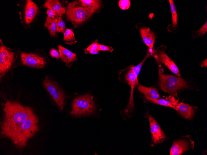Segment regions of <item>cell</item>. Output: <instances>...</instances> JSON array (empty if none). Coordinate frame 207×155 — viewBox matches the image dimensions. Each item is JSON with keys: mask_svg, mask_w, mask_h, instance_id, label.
<instances>
[{"mask_svg": "<svg viewBox=\"0 0 207 155\" xmlns=\"http://www.w3.org/2000/svg\"><path fill=\"white\" fill-rule=\"evenodd\" d=\"M95 110L93 97L88 93L79 96L73 99L69 114L76 118H83L91 115Z\"/></svg>", "mask_w": 207, "mask_h": 155, "instance_id": "2", "label": "cell"}, {"mask_svg": "<svg viewBox=\"0 0 207 155\" xmlns=\"http://www.w3.org/2000/svg\"><path fill=\"white\" fill-rule=\"evenodd\" d=\"M145 97L150 102L155 104L173 108L174 109L176 107V106H175L171 102L168 100L160 98L153 99L147 97Z\"/></svg>", "mask_w": 207, "mask_h": 155, "instance_id": "21", "label": "cell"}, {"mask_svg": "<svg viewBox=\"0 0 207 155\" xmlns=\"http://www.w3.org/2000/svg\"><path fill=\"white\" fill-rule=\"evenodd\" d=\"M93 14L98 11L102 6V1L100 0H79Z\"/></svg>", "mask_w": 207, "mask_h": 155, "instance_id": "18", "label": "cell"}, {"mask_svg": "<svg viewBox=\"0 0 207 155\" xmlns=\"http://www.w3.org/2000/svg\"><path fill=\"white\" fill-rule=\"evenodd\" d=\"M143 41L149 48L153 47L156 39V35L149 28H143L139 30Z\"/></svg>", "mask_w": 207, "mask_h": 155, "instance_id": "14", "label": "cell"}, {"mask_svg": "<svg viewBox=\"0 0 207 155\" xmlns=\"http://www.w3.org/2000/svg\"><path fill=\"white\" fill-rule=\"evenodd\" d=\"M207 32V21L199 29L195 32L196 36L197 37L202 36L205 34Z\"/></svg>", "mask_w": 207, "mask_h": 155, "instance_id": "25", "label": "cell"}, {"mask_svg": "<svg viewBox=\"0 0 207 155\" xmlns=\"http://www.w3.org/2000/svg\"><path fill=\"white\" fill-rule=\"evenodd\" d=\"M130 4V2L129 0H120L118 2L120 8L123 10L129 9Z\"/></svg>", "mask_w": 207, "mask_h": 155, "instance_id": "26", "label": "cell"}, {"mask_svg": "<svg viewBox=\"0 0 207 155\" xmlns=\"http://www.w3.org/2000/svg\"><path fill=\"white\" fill-rule=\"evenodd\" d=\"M151 56H152V55L148 51L145 57L141 62L136 66H132L130 68V70L135 73L137 76H138L142 67L144 62L148 58Z\"/></svg>", "mask_w": 207, "mask_h": 155, "instance_id": "23", "label": "cell"}, {"mask_svg": "<svg viewBox=\"0 0 207 155\" xmlns=\"http://www.w3.org/2000/svg\"><path fill=\"white\" fill-rule=\"evenodd\" d=\"M41 7L52 10L56 13L57 17L62 16L66 11V7L58 0H47Z\"/></svg>", "mask_w": 207, "mask_h": 155, "instance_id": "12", "label": "cell"}, {"mask_svg": "<svg viewBox=\"0 0 207 155\" xmlns=\"http://www.w3.org/2000/svg\"><path fill=\"white\" fill-rule=\"evenodd\" d=\"M189 148L188 142L185 140H180L174 142L171 148L170 155H179L187 150Z\"/></svg>", "mask_w": 207, "mask_h": 155, "instance_id": "15", "label": "cell"}, {"mask_svg": "<svg viewBox=\"0 0 207 155\" xmlns=\"http://www.w3.org/2000/svg\"><path fill=\"white\" fill-rule=\"evenodd\" d=\"M58 17L54 19L50 18L47 16L44 24V26L46 28L51 36L57 37L56 34V27L58 21Z\"/></svg>", "mask_w": 207, "mask_h": 155, "instance_id": "19", "label": "cell"}, {"mask_svg": "<svg viewBox=\"0 0 207 155\" xmlns=\"http://www.w3.org/2000/svg\"><path fill=\"white\" fill-rule=\"evenodd\" d=\"M207 59H206L205 60H204V61H203L201 64V67H207Z\"/></svg>", "mask_w": 207, "mask_h": 155, "instance_id": "32", "label": "cell"}, {"mask_svg": "<svg viewBox=\"0 0 207 155\" xmlns=\"http://www.w3.org/2000/svg\"><path fill=\"white\" fill-rule=\"evenodd\" d=\"M157 60L165 66L170 71L175 74L179 76L181 74L176 64L166 54L164 50H161L156 52Z\"/></svg>", "mask_w": 207, "mask_h": 155, "instance_id": "11", "label": "cell"}, {"mask_svg": "<svg viewBox=\"0 0 207 155\" xmlns=\"http://www.w3.org/2000/svg\"><path fill=\"white\" fill-rule=\"evenodd\" d=\"M21 23L25 28L33 26L37 20L39 9L37 4L31 0L20 1L17 4Z\"/></svg>", "mask_w": 207, "mask_h": 155, "instance_id": "5", "label": "cell"}, {"mask_svg": "<svg viewBox=\"0 0 207 155\" xmlns=\"http://www.w3.org/2000/svg\"><path fill=\"white\" fill-rule=\"evenodd\" d=\"M171 12L172 26L174 27H176L178 23V15L177 14L176 6L172 0H169Z\"/></svg>", "mask_w": 207, "mask_h": 155, "instance_id": "22", "label": "cell"}, {"mask_svg": "<svg viewBox=\"0 0 207 155\" xmlns=\"http://www.w3.org/2000/svg\"><path fill=\"white\" fill-rule=\"evenodd\" d=\"M46 14L47 16L50 18L54 19L57 17L56 13L51 9H48L46 11Z\"/></svg>", "mask_w": 207, "mask_h": 155, "instance_id": "30", "label": "cell"}, {"mask_svg": "<svg viewBox=\"0 0 207 155\" xmlns=\"http://www.w3.org/2000/svg\"><path fill=\"white\" fill-rule=\"evenodd\" d=\"M43 84L51 97L60 109H64L65 103V96L63 90L55 82L46 75L43 81Z\"/></svg>", "mask_w": 207, "mask_h": 155, "instance_id": "6", "label": "cell"}, {"mask_svg": "<svg viewBox=\"0 0 207 155\" xmlns=\"http://www.w3.org/2000/svg\"><path fill=\"white\" fill-rule=\"evenodd\" d=\"M174 109L183 118L189 119L192 117L194 113L193 106L183 102L179 103Z\"/></svg>", "mask_w": 207, "mask_h": 155, "instance_id": "16", "label": "cell"}, {"mask_svg": "<svg viewBox=\"0 0 207 155\" xmlns=\"http://www.w3.org/2000/svg\"><path fill=\"white\" fill-rule=\"evenodd\" d=\"M113 50V49L110 46L99 44L98 50L99 51H108L109 52H112Z\"/></svg>", "mask_w": 207, "mask_h": 155, "instance_id": "29", "label": "cell"}, {"mask_svg": "<svg viewBox=\"0 0 207 155\" xmlns=\"http://www.w3.org/2000/svg\"><path fill=\"white\" fill-rule=\"evenodd\" d=\"M158 77V85L161 89L170 95L177 96L178 90L189 88L184 79L172 75H165L162 68L159 69Z\"/></svg>", "mask_w": 207, "mask_h": 155, "instance_id": "4", "label": "cell"}, {"mask_svg": "<svg viewBox=\"0 0 207 155\" xmlns=\"http://www.w3.org/2000/svg\"><path fill=\"white\" fill-rule=\"evenodd\" d=\"M99 51L98 50H94L90 51L88 53H89L90 54H98Z\"/></svg>", "mask_w": 207, "mask_h": 155, "instance_id": "31", "label": "cell"}, {"mask_svg": "<svg viewBox=\"0 0 207 155\" xmlns=\"http://www.w3.org/2000/svg\"><path fill=\"white\" fill-rule=\"evenodd\" d=\"M66 28L65 22L62 19V17H58L56 27V32L64 33L65 32Z\"/></svg>", "mask_w": 207, "mask_h": 155, "instance_id": "24", "label": "cell"}, {"mask_svg": "<svg viewBox=\"0 0 207 155\" xmlns=\"http://www.w3.org/2000/svg\"><path fill=\"white\" fill-rule=\"evenodd\" d=\"M15 61L13 50L6 46L0 40V76L2 78L13 67Z\"/></svg>", "mask_w": 207, "mask_h": 155, "instance_id": "7", "label": "cell"}, {"mask_svg": "<svg viewBox=\"0 0 207 155\" xmlns=\"http://www.w3.org/2000/svg\"><path fill=\"white\" fill-rule=\"evenodd\" d=\"M58 48L62 61L66 66L71 67L77 59L76 54L60 45H58Z\"/></svg>", "mask_w": 207, "mask_h": 155, "instance_id": "13", "label": "cell"}, {"mask_svg": "<svg viewBox=\"0 0 207 155\" xmlns=\"http://www.w3.org/2000/svg\"><path fill=\"white\" fill-rule=\"evenodd\" d=\"M63 34L64 40L67 44L71 45L77 42L72 29L67 28Z\"/></svg>", "mask_w": 207, "mask_h": 155, "instance_id": "20", "label": "cell"}, {"mask_svg": "<svg viewBox=\"0 0 207 155\" xmlns=\"http://www.w3.org/2000/svg\"><path fill=\"white\" fill-rule=\"evenodd\" d=\"M49 54L52 58L59 59L60 58L59 52L54 48L51 49L49 51Z\"/></svg>", "mask_w": 207, "mask_h": 155, "instance_id": "28", "label": "cell"}, {"mask_svg": "<svg viewBox=\"0 0 207 155\" xmlns=\"http://www.w3.org/2000/svg\"><path fill=\"white\" fill-rule=\"evenodd\" d=\"M99 44L97 40H96L86 49L84 50L85 53L87 54L90 51L98 50Z\"/></svg>", "mask_w": 207, "mask_h": 155, "instance_id": "27", "label": "cell"}, {"mask_svg": "<svg viewBox=\"0 0 207 155\" xmlns=\"http://www.w3.org/2000/svg\"><path fill=\"white\" fill-rule=\"evenodd\" d=\"M138 88L139 91L144 95L145 97H148L153 99L161 98L157 90L155 88L148 87L139 84Z\"/></svg>", "mask_w": 207, "mask_h": 155, "instance_id": "17", "label": "cell"}, {"mask_svg": "<svg viewBox=\"0 0 207 155\" xmlns=\"http://www.w3.org/2000/svg\"><path fill=\"white\" fill-rule=\"evenodd\" d=\"M148 118L152 142L155 144L162 142L166 138L165 136L155 119L150 115H149Z\"/></svg>", "mask_w": 207, "mask_h": 155, "instance_id": "10", "label": "cell"}, {"mask_svg": "<svg viewBox=\"0 0 207 155\" xmlns=\"http://www.w3.org/2000/svg\"><path fill=\"white\" fill-rule=\"evenodd\" d=\"M125 79L131 87L128 103L127 108L125 110L126 112L129 113L133 110L134 108L133 92L135 87L139 85V82L138 76L130 70L126 75Z\"/></svg>", "mask_w": 207, "mask_h": 155, "instance_id": "9", "label": "cell"}, {"mask_svg": "<svg viewBox=\"0 0 207 155\" xmlns=\"http://www.w3.org/2000/svg\"><path fill=\"white\" fill-rule=\"evenodd\" d=\"M20 56L22 64L29 67L42 68L46 63L44 58L36 53L21 52Z\"/></svg>", "mask_w": 207, "mask_h": 155, "instance_id": "8", "label": "cell"}, {"mask_svg": "<svg viewBox=\"0 0 207 155\" xmlns=\"http://www.w3.org/2000/svg\"><path fill=\"white\" fill-rule=\"evenodd\" d=\"M65 14L66 19L71 22L75 28L88 20L93 15L78 0L69 3Z\"/></svg>", "mask_w": 207, "mask_h": 155, "instance_id": "3", "label": "cell"}, {"mask_svg": "<svg viewBox=\"0 0 207 155\" xmlns=\"http://www.w3.org/2000/svg\"><path fill=\"white\" fill-rule=\"evenodd\" d=\"M3 106L1 135L10 139L17 148H22L39 131V118L31 107L18 102L7 101Z\"/></svg>", "mask_w": 207, "mask_h": 155, "instance_id": "1", "label": "cell"}]
</instances>
